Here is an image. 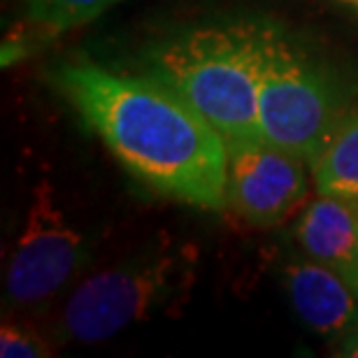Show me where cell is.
<instances>
[{"label": "cell", "mask_w": 358, "mask_h": 358, "mask_svg": "<svg viewBox=\"0 0 358 358\" xmlns=\"http://www.w3.org/2000/svg\"><path fill=\"white\" fill-rule=\"evenodd\" d=\"M52 82L140 182L200 210L228 205L224 135L168 84L87 59L61 63Z\"/></svg>", "instance_id": "1"}, {"label": "cell", "mask_w": 358, "mask_h": 358, "mask_svg": "<svg viewBox=\"0 0 358 358\" xmlns=\"http://www.w3.org/2000/svg\"><path fill=\"white\" fill-rule=\"evenodd\" d=\"M268 24L226 19L177 31L147 49V75L177 91L226 142L261 138L256 107Z\"/></svg>", "instance_id": "2"}, {"label": "cell", "mask_w": 358, "mask_h": 358, "mask_svg": "<svg viewBox=\"0 0 358 358\" xmlns=\"http://www.w3.org/2000/svg\"><path fill=\"white\" fill-rule=\"evenodd\" d=\"M196 261V247L166 238L96 272L63 305L56 335L68 342L93 345L135 324H145L175 307L191 291Z\"/></svg>", "instance_id": "3"}, {"label": "cell", "mask_w": 358, "mask_h": 358, "mask_svg": "<svg viewBox=\"0 0 358 358\" xmlns=\"http://www.w3.org/2000/svg\"><path fill=\"white\" fill-rule=\"evenodd\" d=\"M345 100L333 75L275 24H268L256 124L272 145L310 166L345 121Z\"/></svg>", "instance_id": "4"}, {"label": "cell", "mask_w": 358, "mask_h": 358, "mask_svg": "<svg viewBox=\"0 0 358 358\" xmlns=\"http://www.w3.org/2000/svg\"><path fill=\"white\" fill-rule=\"evenodd\" d=\"M89 235L68 219L49 179L35 186L24 226L14 242L5 275V293L14 307H35L52 300L87 266Z\"/></svg>", "instance_id": "5"}, {"label": "cell", "mask_w": 358, "mask_h": 358, "mask_svg": "<svg viewBox=\"0 0 358 358\" xmlns=\"http://www.w3.org/2000/svg\"><path fill=\"white\" fill-rule=\"evenodd\" d=\"M228 145V205L254 226H275L293 214L310 189L305 159L263 138Z\"/></svg>", "instance_id": "6"}, {"label": "cell", "mask_w": 358, "mask_h": 358, "mask_svg": "<svg viewBox=\"0 0 358 358\" xmlns=\"http://www.w3.org/2000/svg\"><path fill=\"white\" fill-rule=\"evenodd\" d=\"M284 282L293 310L314 333L338 340L358 326V296L319 261L293 259L284 268Z\"/></svg>", "instance_id": "7"}, {"label": "cell", "mask_w": 358, "mask_h": 358, "mask_svg": "<svg viewBox=\"0 0 358 358\" xmlns=\"http://www.w3.org/2000/svg\"><path fill=\"white\" fill-rule=\"evenodd\" d=\"M296 240L305 256L333 270L358 296V214L354 200L319 193L300 214Z\"/></svg>", "instance_id": "8"}, {"label": "cell", "mask_w": 358, "mask_h": 358, "mask_svg": "<svg viewBox=\"0 0 358 358\" xmlns=\"http://www.w3.org/2000/svg\"><path fill=\"white\" fill-rule=\"evenodd\" d=\"M317 193L358 198V110L347 114L324 154L312 166Z\"/></svg>", "instance_id": "9"}, {"label": "cell", "mask_w": 358, "mask_h": 358, "mask_svg": "<svg viewBox=\"0 0 358 358\" xmlns=\"http://www.w3.org/2000/svg\"><path fill=\"white\" fill-rule=\"evenodd\" d=\"M119 0H26V21L45 33H66L98 19Z\"/></svg>", "instance_id": "10"}, {"label": "cell", "mask_w": 358, "mask_h": 358, "mask_svg": "<svg viewBox=\"0 0 358 358\" xmlns=\"http://www.w3.org/2000/svg\"><path fill=\"white\" fill-rule=\"evenodd\" d=\"M0 356L3 358H45L49 356L47 345L28 328L17 324H3L0 328Z\"/></svg>", "instance_id": "11"}, {"label": "cell", "mask_w": 358, "mask_h": 358, "mask_svg": "<svg viewBox=\"0 0 358 358\" xmlns=\"http://www.w3.org/2000/svg\"><path fill=\"white\" fill-rule=\"evenodd\" d=\"M338 342V356H349V358H358V326L347 331L342 338L335 340Z\"/></svg>", "instance_id": "12"}, {"label": "cell", "mask_w": 358, "mask_h": 358, "mask_svg": "<svg viewBox=\"0 0 358 358\" xmlns=\"http://www.w3.org/2000/svg\"><path fill=\"white\" fill-rule=\"evenodd\" d=\"M338 3L347 5V7H352V10H356V12H358V0H338Z\"/></svg>", "instance_id": "13"}, {"label": "cell", "mask_w": 358, "mask_h": 358, "mask_svg": "<svg viewBox=\"0 0 358 358\" xmlns=\"http://www.w3.org/2000/svg\"><path fill=\"white\" fill-rule=\"evenodd\" d=\"M354 203H356V214H358V198L354 200Z\"/></svg>", "instance_id": "14"}]
</instances>
